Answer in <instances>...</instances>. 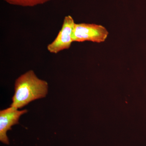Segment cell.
<instances>
[{
  "label": "cell",
  "instance_id": "2",
  "mask_svg": "<svg viewBox=\"0 0 146 146\" xmlns=\"http://www.w3.org/2000/svg\"><path fill=\"white\" fill-rule=\"evenodd\" d=\"M109 33L105 27L94 24H75L72 35L73 42L85 41L100 43L104 42Z\"/></svg>",
  "mask_w": 146,
  "mask_h": 146
},
{
  "label": "cell",
  "instance_id": "1",
  "mask_svg": "<svg viewBox=\"0 0 146 146\" xmlns=\"http://www.w3.org/2000/svg\"><path fill=\"white\" fill-rule=\"evenodd\" d=\"M48 83L37 77L33 70H29L16 80L14 94L10 106L21 109L31 102L46 96Z\"/></svg>",
  "mask_w": 146,
  "mask_h": 146
},
{
  "label": "cell",
  "instance_id": "4",
  "mask_svg": "<svg viewBox=\"0 0 146 146\" xmlns=\"http://www.w3.org/2000/svg\"><path fill=\"white\" fill-rule=\"evenodd\" d=\"M27 112L26 109L19 110L12 107L0 111V141L3 143L9 144L7 135V131L12 129L13 125L18 124L20 117Z\"/></svg>",
  "mask_w": 146,
  "mask_h": 146
},
{
  "label": "cell",
  "instance_id": "3",
  "mask_svg": "<svg viewBox=\"0 0 146 146\" xmlns=\"http://www.w3.org/2000/svg\"><path fill=\"white\" fill-rule=\"evenodd\" d=\"M75 24L72 16H65L62 28L57 36L47 46V50L50 53L56 54L63 50L70 48L74 42L72 35Z\"/></svg>",
  "mask_w": 146,
  "mask_h": 146
},
{
  "label": "cell",
  "instance_id": "5",
  "mask_svg": "<svg viewBox=\"0 0 146 146\" xmlns=\"http://www.w3.org/2000/svg\"><path fill=\"white\" fill-rule=\"evenodd\" d=\"M11 5L24 7H32L43 5L51 0H3Z\"/></svg>",
  "mask_w": 146,
  "mask_h": 146
}]
</instances>
